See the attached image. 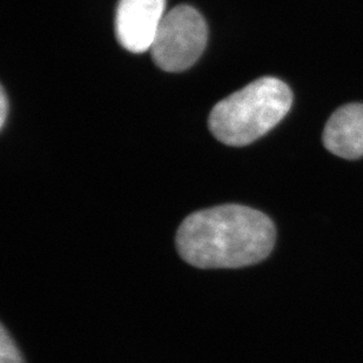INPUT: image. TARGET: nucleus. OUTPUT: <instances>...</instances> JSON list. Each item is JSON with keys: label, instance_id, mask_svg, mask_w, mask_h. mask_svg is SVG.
I'll use <instances>...</instances> for the list:
<instances>
[{"label": "nucleus", "instance_id": "1", "mask_svg": "<svg viewBox=\"0 0 363 363\" xmlns=\"http://www.w3.org/2000/svg\"><path fill=\"white\" fill-rule=\"evenodd\" d=\"M277 240L275 225L247 206H216L187 216L175 237L182 260L200 269L242 268L264 261Z\"/></svg>", "mask_w": 363, "mask_h": 363}, {"label": "nucleus", "instance_id": "2", "mask_svg": "<svg viewBox=\"0 0 363 363\" xmlns=\"http://www.w3.org/2000/svg\"><path fill=\"white\" fill-rule=\"evenodd\" d=\"M293 93L282 80L264 77L213 107L209 130L228 146L241 147L264 137L286 117Z\"/></svg>", "mask_w": 363, "mask_h": 363}, {"label": "nucleus", "instance_id": "3", "mask_svg": "<svg viewBox=\"0 0 363 363\" xmlns=\"http://www.w3.org/2000/svg\"><path fill=\"white\" fill-rule=\"evenodd\" d=\"M208 28L194 7L179 5L164 14L151 48L152 58L166 72H182L205 51Z\"/></svg>", "mask_w": 363, "mask_h": 363}, {"label": "nucleus", "instance_id": "4", "mask_svg": "<svg viewBox=\"0 0 363 363\" xmlns=\"http://www.w3.org/2000/svg\"><path fill=\"white\" fill-rule=\"evenodd\" d=\"M166 0H119L116 14L117 38L132 53L151 50L164 17Z\"/></svg>", "mask_w": 363, "mask_h": 363}, {"label": "nucleus", "instance_id": "5", "mask_svg": "<svg viewBox=\"0 0 363 363\" xmlns=\"http://www.w3.org/2000/svg\"><path fill=\"white\" fill-rule=\"evenodd\" d=\"M323 139L327 151L340 158L363 157V104L337 108L325 123Z\"/></svg>", "mask_w": 363, "mask_h": 363}, {"label": "nucleus", "instance_id": "6", "mask_svg": "<svg viewBox=\"0 0 363 363\" xmlns=\"http://www.w3.org/2000/svg\"><path fill=\"white\" fill-rule=\"evenodd\" d=\"M0 363H25L17 345L4 325L0 327Z\"/></svg>", "mask_w": 363, "mask_h": 363}, {"label": "nucleus", "instance_id": "7", "mask_svg": "<svg viewBox=\"0 0 363 363\" xmlns=\"http://www.w3.org/2000/svg\"><path fill=\"white\" fill-rule=\"evenodd\" d=\"M7 111H9V99H7L5 89L1 86V93H0V127L1 128L6 123Z\"/></svg>", "mask_w": 363, "mask_h": 363}]
</instances>
